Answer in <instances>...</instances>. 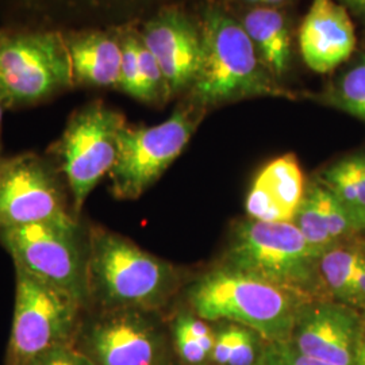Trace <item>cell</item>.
<instances>
[{
    "label": "cell",
    "mask_w": 365,
    "mask_h": 365,
    "mask_svg": "<svg viewBox=\"0 0 365 365\" xmlns=\"http://www.w3.org/2000/svg\"><path fill=\"white\" fill-rule=\"evenodd\" d=\"M179 287L180 274L175 265L123 235L90 226L87 310L161 313Z\"/></svg>",
    "instance_id": "cell-1"
},
{
    "label": "cell",
    "mask_w": 365,
    "mask_h": 365,
    "mask_svg": "<svg viewBox=\"0 0 365 365\" xmlns=\"http://www.w3.org/2000/svg\"><path fill=\"white\" fill-rule=\"evenodd\" d=\"M202 53L191 98L199 107L253 96H289L261 63L244 30L220 9H207L200 24Z\"/></svg>",
    "instance_id": "cell-2"
},
{
    "label": "cell",
    "mask_w": 365,
    "mask_h": 365,
    "mask_svg": "<svg viewBox=\"0 0 365 365\" xmlns=\"http://www.w3.org/2000/svg\"><path fill=\"white\" fill-rule=\"evenodd\" d=\"M321 256L292 222L248 218L237 225L223 265L268 282L304 303L329 299L318 272Z\"/></svg>",
    "instance_id": "cell-3"
},
{
    "label": "cell",
    "mask_w": 365,
    "mask_h": 365,
    "mask_svg": "<svg viewBox=\"0 0 365 365\" xmlns=\"http://www.w3.org/2000/svg\"><path fill=\"white\" fill-rule=\"evenodd\" d=\"M192 312L205 321L249 327L265 341H289L300 302L287 291L221 265L187 289Z\"/></svg>",
    "instance_id": "cell-4"
},
{
    "label": "cell",
    "mask_w": 365,
    "mask_h": 365,
    "mask_svg": "<svg viewBox=\"0 0 365 365\" xmlns=\"http://www.w3.org/2000/svg\"><path fill=\"white\" fill-rule=\"evenodd\" d=\"M0 244L22 268L87 310L90 226L80 217L0 230Z\"/></svg>",
    "instance_id": "cell-5"
},
{
    "label": "cell",
    "mask_w": 365,
    "mask_h": 365,
    "mask_svg": "<svg viewBox=\"0 0 365 365\" xmlns=\"http://www.w3.org/2000/svg\"><path fill=\"white\" fill-rule=\"evenodd\" d=\"M75 88L64 34L0 31V105L25 108Z\"/></svg>",
    "instance_id": "cell-6"
},
{
    "label": "cell",
    "mask_w": 365,
    "mask_h": 365,
    "mask_svg": "<svg viewBox=\"0 0 365 365\" xmlns=\"http://www.w3.org/2000/svg\"><path fill=\"white\" fill-rule=\"evenodd\" d=\"M125 125L119 111L93 101L73 111L61 137L49 148L48 156L63 175L78 217L93 188L114 168Z\"/></svg>",
    "instance_id": "cell-7"
},
{
    "label": "cell",
    "mask_w": 365,
    "mask_h": 365,
    "mask_svg": "<svg viewBox=\"0 0 365 365\" xmlns=\"http://www.w3.org/2000/svg\"><path fill=\"white\" fill-rule=\"evenodd\" d=\"M15 309L4 365L33 364L45 353L72 346L86 309L19 267H15Z\"/></svg>",
    "instance_id": "cell-8"
},
{
    "label": "cell",
    "mask_w": 365,
    "mask_h": 365,
    "mask_svg": "<svg viewBox=\"0 0 365 365\" xmlns=\"http://www.w3.org/2000/svg\"><path fill=\"white\" fill-rule=\"evenodd\" d=\"M202 108L182 106L155 126L126 123L119 133L117 161L108 175L111 194L120 200H134L150 188L190 143Z\"/></svg>",
    "instance_id": "cell-9"
},
{
    "label": "cell",
    "mask_w": 365,
    "mask_h": 365,
    "mask_svg": "<svg viewBox=\"0 0 365 365\" xmlns=\"http://www.w3.org/2000/svg\"><path fill=\"white\" fill-rule=\"evenodd\" d=\"M161 313L86 310L72 348L93 365H160L170 360Z\"/></svg>",
    "instance_id": "cell-10"
},
{
    "label": "cell",
    "mask_w": 365,
    "mask_h": 365,
    "mask_svg": "<svg viewBox=\"0 0 365 365\" xmlns=\"http://www.w3.org/2000/svg\"><path fill=\"white\" fill-rule=\"evenodd\" d=\"M78 217L49 156L26 152L0 161V230Z\"/></svg>",
    "instance_id": "cell-11"
},
{
    "label": "cell",
    "mask_w": 365,
    "mask_h": 365,
    "mask_svg": "<svg viewBox=\"0 0 365 365\" xmlns=\"http://www.w3.org/2000/svg\"><path fill=\"white\" fill-rule=\"evenodd\" d=\"M359 310L331 299L302 303L289 342L313 359L331 365H354L364 331Z\"/></svg>",
    "instance_id": "cell-12"
},
{
    "label": "cell",
    "mask_w": 365,
    "mask_h": 365,
    "mask_svg": "<svg viewBox=\"0 0 365 365\" xmlns=\"http://www.w3.org/2000/svg\"><path fill=\"white\" fill-rule=\"evenodd\" d=\"M153 54L172 96L191 88L202 53L200 30L185 14L170 9L155 15L140 33Z\"/></svg>",
    "instance_id": "cell-13"
},
{
    "label": "cell",
    "mask_w": 365,
    "mask_h": 365,
    "mask_svg": "<svg viewBox=\"0 0 365 365\" xmlns=\"http://www.w3.org/2000/svg\"><path fill=\"white\" fill-rule=\"evenodd\" d=\"M356 33L345 6L334 0H313L299 30L306 66L327 73L345 63L356 49Z\"/></svg>",
    "instance_id": "cell-14"
},
{
    "label": "cell",
    "mask_w": 365,
    "mask_h": 365,
    "mask_svg": "<svg viewBox=\"0 0 365 365\" xmlns=\"http://www.w3.org/2000/svg\"><path fill=\"white\" fill-rule=\"evenodd\" d=\"M307 182L299 161L284 155L269 161L256 176L247 197L250 220L292 222L304 197Z\"/></svg>",
    "instance_id": "cell-15"
},
{
    "label": "cell",
    "mask_w": 365,
    "mask_h": 365,
    "mask_svg": "<svg viewBox=\"0 0 365 365\" xmlns=\"http://www.w3.org/2000/svg\"><path fill=\"white\" fill-rule=\"evenodd\" d=\"M75 87H117L122 64L120 37L102 30L63 33Z\"/></svg>",
    "instance_id": "cell-16"
},
{
    "label": "cell",
    "mask_w": 365,
    "mask_h": 365,
    "mask_svg": "<svg viewBox=\"0 0 365 365\" xmlns=\"http://www.w3.org/2000/svg\"><path fill=\"white\" fill-rule=\"evenodd\" d=\"M292 223L310 247L321 255L360 233L339 199L317 178L307 182L304 197Z\"/></svg>",
    "instance_id": "cell-17"
},
{
    "label": "cell",
    "mask_w": 365,
    "mask_h": 365,
    "mask_svg": "<svg viewBox=\"0 0 365 365\" xmlns=\"http://www.w3.org/2000/svg\"><path fill=\"white\" fill-rule=\"evenodd\" d=\"M318 272L329 299L365 310V242L349 240L327 250Z\"/></svg>",
    "instance_id": "cell-18"
},
{
    "label": "cell",
    "mask_w": 365,
    "mask_h": 365,
    "mask_svg": "<svg viewBox=\"0 0 365 365\" xmlns=\"http://www.w3.org/2000/svg\"><path fill=\"white\" fill-rule=\"evenodd\" d=\"M241 25L268 71L276 78L283 76L291 54L289 34L283 14L272 7H260L249 11Z\"/></svg>",
    "instance_id": "cell-19"
},
{
    "label": "cell",
    "mask_w": 365,
    "mask_h": 365,
    "mask_svg": "<svg viewBox=\"0 0 365 365\" xmlns=\"http://www.w3.org/2000/svg\"><path fill=\"white\" fill-rule=\"evenodd\" d=\"M317 179L339 199L357 230L365 232V152L339 158Z\"/></svg>",
    "instance_id": "cell-20"
},
{
    "label": "cell",
    "mask_w": 365,
    "mask_h": 365,
    "mask_svg": "<svg viewBox=\"0 0 365 365\" xmlns=\"http://www.w3.org/2000/svg\"><path fill=\"white\" fill-rule=\"evenodd\" d=\"M170 339L175 352L185 365H203L211 360L215 331L192 313L182 312L170 322Z\"/></svg>",
    "instance_id": "cell-21"
},
{
    "label": "cell",
    "mask_w": 365,
    "mask_h": 365,
    "mask_svg": "<svg viewBox=\"0 0 365 365\" xmlns=\"http://www.w3.org/2000/svg\"><path fill=\"white\" fill-rule=\"evenodd\" d=\"M261 337L252 329L225 322L215 331L211 361L217 365H259Z\"/></svg>",
    "instance_id": "cell-22"
},
{
    "label": "cell",
    "mask_w": 365,
    "mask_h": 365,
    "mask_svg": "<svg viewBox=\"0 0 365 365\" xmlns=\"http://www.w3.org/2000/svg\"><path fill=\"white\" fill-rule=\"evenodd\" d=\"M322 101L365 123V52L330 83Z\"/></svg>",
    "instance_id": "cell-23"
},
{
    "label": "cell",
    "mask_w": 365,
    "mask_h": 365,
    "mask_svg": "<svg viewBox=\"0 0 365 365\" xmlns=\"http://www.w3.org/2000/svg\"><path fill=\"white\" fill-rule=\"evenodd\" d=\"M259 365H331L299 352L289 341H267Z\"/></svg>",
    "instance_id": "cell-24"
},
{
    "label": "cell",
    "mask_w": 365,
    "mask_h": 365,
    "mask_svg": "<svg viewBox=\"0 0 365 365\" xmlns=\"http://www.w3.org/2000/svg\"><path fill=\"white\" fill-rule=\"evenodd\" d=\"M30 365H93L72 346H63L45 353Z\"/></svg>",
    "instance_id": "cell-25"
},
{
    "label": "cell",
    "mask_w": 365,
    "mask_h": 365,
    "mask_svg": "<svg viewBox=\"0 0 365 365\" xmlns=\"http://www.w3.org/2000/svg\"><path fill=\"white\" fill-rule=\"evenodd\" d=\"M354 365H365V327L364 331H363V334H361L360 342H359V346H357Z\"/></svg>",
    "instance_id": "cell-26"
},
{
    "label": "cell",
    "mask_w": 365,
    "mask_h": 365,
    "mask_svg": "<svg viewBox=\"0 0 365 365\" xmlns=\"http://www.w3.org/2000/svg\"><path fill=\"white\" fill-rule=\"evenodd\" d=\"M345 6L351 7L356 13L365 16V0H341Z\"/></svg>",
    "instance_id": "cell-27"
},
{
    "label": "cell",
    "mask_w": 365,
    "mask_h": 365,
    "mask_svg": "<svg viewBox=\"0 0 365 365\" xmlns=\"http://www.w3.org/2000/svg\"><path fill=\"white\" fill-rule=\"evenodd\" d=\"M284 0H262V3H267V4H271V6H276V4H280L283 3Z\"/></svg>",
    "instance_id": "cell-28"
},
{
    "label": "cell",
    "mask_w": 365,
    "mask_h": 365,
    "mask_svg": "<svg viewBox=\"0 0 365 365\" xmlns=\"http://www.w3.org/2000/svg\"><path fill=\"white\" fill-rule=\"evenodd\" d=\"M3 111H4V108H3V106L0 105V135H1V119H3ZM0 152H1V143H0ZM1 157V155H0Z\"/></svg>",
    "instance_id": "cell-29"
},
{
    "label": "cell",
    "mask_w": 365,
    "mask_h": 365,
    "mask_svg": "<svg viewBox=\"0 0 365 365\" xmlns=\"http://www.w3.org/2000/svg\"><path fill=\"white\" fill-rule=\"evenodd\" d=\"M160 365H175V364H173V363H172V361H170V360H167V361H164V363H163V364H160Z\"/></svg>",
    "instance_id": "cell-30"
},
{
    "label": "cell",
    "mask_w": 365,
    "mask_h": 365,
    "mask_svg": "<svg viewBox=\"0 0 365 365\" xmlns=\"http://www.w3.org/2000/svg\"><path fill=\"white\" fill-rule=\"evenodd\" d=\"M247 1H252V3H257V1H262V0H247Z\"/></svg>",
    "instance_id": "cell-31"
},
{
    "label": "cell",
    "mask_w": 365,
    "mask_h": 365,
    "mask_svg": "<svg viewBox=\"0 0 365 365\" xmlns=\"http://www.w3.org/2000/svg\"><path fill=\"white\" fill-rule=\"evenodd\" d=\"M1 158H3V157H0V161H1Z\"/></svg>",
    "instance_id": "cell-32"
},
{
    "label": "cell",
    "mask_w": 365,
    "mask_h": 365,
    "mask_svg": "<svg viewBox=\"0 0 365 365\" xmlns=\"http://www.w3.org/2000/svg\"><path fill=\"white\" fill-rule=\"evenodd\" d=\"M364 242H365V240H364Z\"/></svg>",
    "instance_id": "cell-33"
}]
</instances>
